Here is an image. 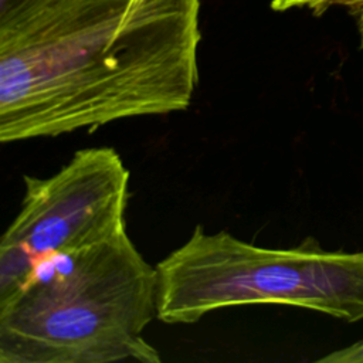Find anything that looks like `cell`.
I'll list each match as a JSON object with an SVG mask.
<instances>
[{
  "instance_id": "1",
  "label": "cell",
  "mask_w": 363,
  "mask_h": 363,
  "mask_svg": "<svg viewBox=\"0 0 363 363\" xmlns=\"http://www.w3.org/2000/svg\"><path fill=\"white\" fill-rule=\"evenodd\" d=\"M200 0H55L0 21V140L186 111Z\"/></svg>"
},
{
  "instance_id": "2",
  "label": "cell",
  "mask_w": 363,
  "mask_h": 363,
  "mask_svg": "<svg viewBox=\"0 0 363 363\" xmlns=\"http://www.w3.org/2000/svg\"><path fill=\"white\" fill-rule=\"evenodd\" d=\"M156 292L128 231L41 257L0 292V363H157L143 336Z\"/></svg>"
},
{
  "instance_id": "3",
  "label": "cell",
  "mask_w": 363,
  "mask_h": 363,
  "mask_svg": "<svg viewBox=\"0 0 363 363\" xmlns=\"http://www.w3.org/2000/svg\"><path fill=\"white\" fill-rule=\"evenodd\" d=\"M156 274V318L164 323H194L213 311L258 303L363 320V251H326L312 240L267 248L197 225L157 262Z\"/></svg>"
},
{
  "instance_id": "4",
  "label": "cell",
  "mask_w": 363,
  "mask_h": 363,
  "mask_svg": "<svg viewBox=\"0 0 363 363\" xmlns=\"http://www.w3.org/2000/svg\"><path fill=\"white\" fill-rule=\"evenodd\" d=\"M129 170L113 147L77 150L48 177L24 176L20 210L0 242V291L35 259L126 231Z\"/></svg>"
},
{
  "instance_id": "5",
  "label": "cell",
  "mask_w": 363,
  "mask_h": 363,
  "mask_svg": "<svg viewBox=\"0 0 363 363\" xmlns=\"http://www.w3.org/2000/svg\"><path fill=\"white\" fill-rule=\"evenodd\" d=\"M330 6H346L356 14V17L363 14V0H271V9L275 11L306 7L315 14H320Z\"/></svg>"
},
{
  "instance_id": "6",
  "label": "cell",
  "mask_w": 363,
  "mask_h": 363,
  "mask_svg": "<svg viewBox=\"0 0 363 363\" xmlns=\"http://www.w3.org/2000/svg\"><path fill=\"white\" fill-rule=\"evenodd\" d=\"M55 0H0V21H7L31 13Z\"/></svg>"
},
{
  "instance_id": "7",
  "label": "cell",
  "mask_w": 363,
  "mask_h": 363,
  "mask_svg": "<svg viewBox=\"0 0 363 363\" xmlns=\"http://www.w3.org/2000/svg\"><path fill=\"white\" fill-rule=\"evenodd\" d=\"M319 362H330V363H363V340L354 342L353 345L332 352L328 356L319 359Z\"/></svg>"
},
{
  "instance_id": "8",
  "label": "cell",
  "mask_w": 363,
  "mask_h": 363,
  "mask_svg": "<svg viewBox=\"0 0 363 363\" xmlns=\"http://www.w3.org/2000/svg\"><path fill=\"white\" fill-rule=\"evenodd\" d=\"M357 27H359V34H360V47L363 50V14L357 16Z\"/></svg>"
}]
</instances>
